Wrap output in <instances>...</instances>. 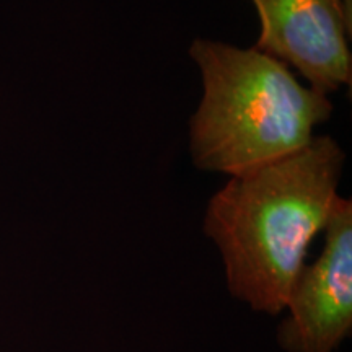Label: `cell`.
I'll use <instances>...</instances> for the list:
<instances>
[{
  "label": "cell",
  "instance_id": "6da1fadb",
  "mask_svg": "<svg viewBox=\"0 0 352 352\" xmlns=\"http://www.w3.org/2000/svg\"><path fill=\"white\" fill-rule=\"evenodd\" d=\"M346 153L329 135L272 164L228 176L210 197L202 228L222 254L227 287L254 311L279 315L327 227Z\"/></svg>",
  "mask_w": 352,
  "mask_h": 352
},
{
  "label": "cell",
  "instance_id": "7a4b0ae2",
  "mask_svg": "<svg viewBox=\"0 0 352 352\" xmlns=\"http://www.w3.org/2000/svg\"><path fill=\"white\" fill-rule=\"evenodd\" d=\"M189 56L202 96L189 120L196 168L241 175L292 155L331 118L328 95L302 85L292 70L256 47L195 39Z\"/></svg>",
  "mask_w": 352,
  "mask_h": 352
},
{
  "label": "cell",
  "instance_id": "3957f363",
  "mask_svg": "<svg viewBox=\"0 0 352 352\" xmlns=\"http://www.w3.org/2000/svg\"><path fill=\"white\" fill-rule=\"evenodd\" d=\"M323 252L290 290L277 341L287 352H333L352 329V204L338 196L324 227Z\"/></svg>",
  "mask_w": 352,
  "mask_h": 352
},
{
  "label": "cell",
  "instance_id": "277c9868",
  "mask_svg": "<svg viewBox=\"0 0 352 352\" xmlns=\"http://www.w3.org/2000/svg\"><path fill=\"white\" fill-rule=\"evenodd\" d=\"M261 32L253 47L329 95L351 85V0H250Z\"/></svg>",
  "mask_w": 352,
  "mask_h": 352
}]
</instances>
